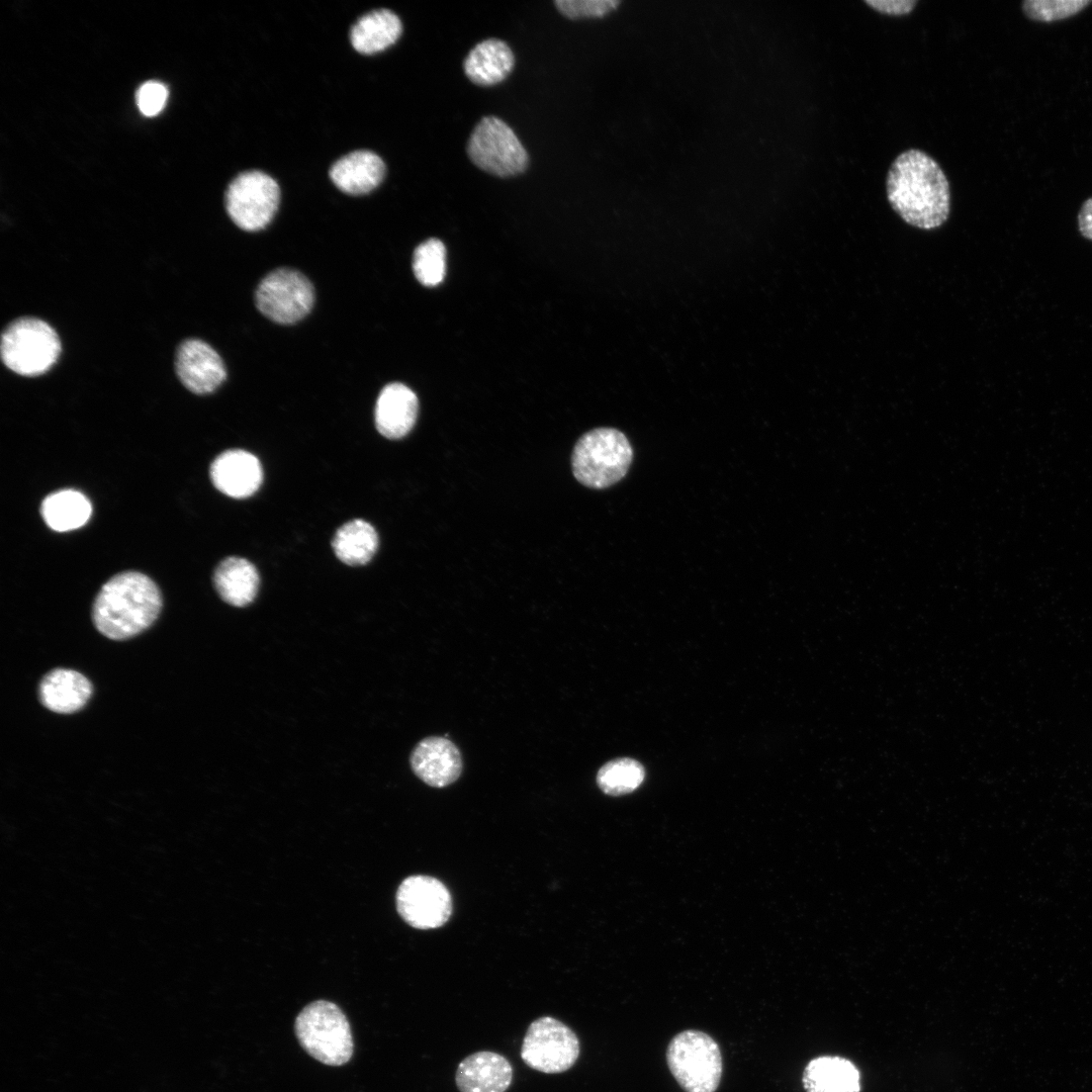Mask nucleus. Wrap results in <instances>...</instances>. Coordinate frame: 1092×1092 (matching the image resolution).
Wrapping results in <instances>:
<instances>
[{
    "instance_id": "obj_9",
    "label": "nucleus",
    "mask_w": 1092,
    "mask_h": 1092,
    "mask_svg": "<svg viewBox=\"0 0 1092 1092\" xmlns=\"http://www.w3.org/2000/svg\"><path fill=\"white\" fill-rule=\"evenodd\" d=\"M277 182L260 171L238 175L229 185L225 207L232 220L242 230L257 232L272 220L279 204Z\"/></svg>"
},
{
    "instance_id": "obj_27",
    "label": "nucleus",
    "mask_w": 1092,
    "mask_h": 1092,
    "mask_svg": "<svg viewBox=\"0 0 1092 1092\" xmlns=\"http://www.w3.org/2000/svg\"><path fill=\"white\" fill-rule=\"evenodd\" d=\"M1091 3V0H1025L1021 9L1028 19L1050 22L1072 17Z\"/></svg>"
},
{
    "instance_id": "obj_4",
    "label": "nucleus",
    "mask_w": 1092,
    "mask_h": 1092,
    "mask_svg": "<svg viewBox=\"0 0 1092 1092\" xmlns=\"http://www.w3.org/2000/svg\"><path fill=\"white\" fill-rule=\"evenodd\" d=\"M294 1029L300 1045L325 1065H344L353 1055L349 1021L335 1003L317 1000L306 1005L297 1015Z\"/></svg>"
},
{
    "instance_id": "obj_14",
    "label": "nucleus",
    "mask_w": 1092,
    "mask_h": 1092,
    "mask_svg": "<svg viewBox=\"0 0 1092 1092\" xmlns=\"http://www.w3.org/2000/svg\"><path fill=\"white\" fill-rule=\"evenodd\" d=\"M213 485L222 493L245 498L258 490L263 480L260 461L253 454L233 449L219 454L210 465Z\"/></svg>"
},
{
    "instance_id": "obj_31",
    "label": "nucleus",
    "mask_w": 1092,
    "mask_h": 1092,
    "mask_svg": "<svg viewBox=\"0 0 1092 1092\" xmlns=\"http://www.w3.org/2000/svg\"><path fill=\"white\" fill-rule=\"evenodd\" d=\"M1078 225L1081 235L1092 240V197L1083 202L1078 214Z\"/></svg>"
},
{
    "instance_id": "obj_15",
    "label": "nucleus",
    "mask_w": 1092,
    "mask_h": 1092,
    "mask_svg": "<svg viewBox=\"0 0 1092 1092\" xmlns=\"http://www.w3.org/2000/svg\"><path fill=\"white\" fill-rule=\"evenodd\" d=\"M513 1080V1068L500 1054L473 1053L460 1062L455 1082L460 1092H506Z\"/></svg>"
},
{
    "instance_id": "obj_26",
    "label": "nucleus",
    "mask_w": 1092,
    "mask_h": 1092,
    "mask_svg": "<svg viewBox=\"0 0 1092 1092\" xmlns=\"http://www.w3.org/2000/svg\"><path fill=\"white\" fill-rule=\"evenodd\" d=\"M446 250L438 239H429L419 245L414 253L415 276L425 286L438 285L446 271Z\"/></svg>"
},
{
    "instance_id": "obj_21",
    "label": "nucleus",
    "mask_w": 1092,
    "mask_h": 1092,
    "mask_svg": "<svg viewBox=\"0 0 1092 1092\" xmlns=\"http://www.w3.org/2000/svg\"><path fill=\"white\" fill-rule=\"evenodd\" d=\"M259 573L247 559L228 557L215 568L213 583L220 598L235 607L249 605L259 588Z\"/></svg>"
},
{
    "instance_id": "obj_16",
    "label": "nucleus",
    "mask_w": 1092,
    "mask_h": 1092,
    "mask_svg": "<svg viewBox=\"0 0 1092 1092\" xmlns=\"http://www.w3.org/2000/svg\"><path fill=\"white\" fill-rule=\"evenodd\" d=\"M419 400L406 385L393 382L383 387L375 404V426L388 439L406 436L417 421Z\"/></svg>"
},
{
    "instance_id": "obj_8",
    "label": "nucleus",
    "mask_w": 1092,
    "mask_h": 1092,
    "mask_svg": "<svg viewBox=\"0 0 1092 1092\" xmlns=\"http://www.w3.org/2000/svg\"><path fill=\"white\" fill-rule=\"evenodd\" d=\"M579 1040L566 1024L550 1016L532 1021L521 1046V1058L531 1069L558 1074L569 1070L579 1057Z\"/></svg>"
},
{
    "instance_id": "obj_19",
    "label": "nucleus",
    "mask_w": 1092,
    "mask_h": 1092,
    "mask_svg": "<svg viewBox=\"0 0 1092 1092\" xmlns=\"http://www.w3.org/2000/svg\"><path fill=\"white\" fill-rule=\"evenodd\" d=\"M806 1092H859V1072L847 1059L823 1056L811 1060L802 1077Z\"/></svg>"
},
{
    "instance_id": "obj_22",
    "label": "nucleus",
    "mask_w": 1092,
    "mask_h": 1092,
    "mask_svg": "<svg viewBox=\"0 0 1092 1092\" xmlns=\"http://www.w3.org/2000/svg\"><path fill=\"white\" fill-rule=\"evenodd\" d=\"M402 31L398 16L388 9L373 10L352 26L351 43L362 54H375L393 44Z\"/></svg>"
},
{
    "instance_id": "obj_10",
    "label": "nucleus",
    "mask_w": 1092,
    "mask_h": 1092,
    "mask_svg": "<svg viewBox=\"0 0 1092 1092\" xmlns=\"http://www.w3.org/2000/svg\"><path fill=\"white\" fill-rule=\"evenodd\" d=\"M255 301L258 309L269 320L283 325L304 317L314 301L310 281L300 272L280 268L269 273L259 284Z\"/></svg>"
},
{
    "instance_id": "obj_28",
    "label": "nucleus",
    "mask_w": 1092,
    "mask_h": 1092,
    "mask_svg": "<svg viewBox=\"0 0 1092 1092\" xmlns=\"http://www.w3.org/2000/svg\"><path fill=\"white\" fill-rule=\"evenodd\" d=\"M614 0H557L555 5L565 17L578 19L601 16L614 9L618 4Z\"/></svg>"
},
{
    "instance_id": "obj_3",
    "label": "nucleus",
    "mask_w": 1092,
    "mask_h": 1092,
    "mask_svg": "<svg viewBox=\"0 0 1092 1092\" xmlns=\"http://www.w3.org/2000/svg\"><path fill=\"white\" fill-rule=\"evenodd\" d=\"M632 459L631 444L622 432L598 428L576 442L571 456L572 472L581 484L603 489L626 475Z\"/></svg>"
},
{
    "instance_id": "obj_30",
    "label": "nucleus",
    "mask_w": 1092,
    "mask_h": 1092,
    "mask_svg": "<svg viewBox=\"0 0 1092 1092\" xmlns=\"http://www.w3.org/2000/svg\"><path fill=\"white\" fill-rule=\"evenodd\" d=\"M864 3L881 13L898 16L910 13L917 0H867Z\"/></svg>"
},
{
    "instance_id": "obj_13",
    "label": "nucleus",
    "mask_w": 1092,
    "mask_h": 1092,
    "mask_svg": "<svg viewBox=\"0 0 1092 1092\" xmlns=\"http://www.w3.org/2000/svg\"><path fill=\"white\" fill-rule=\"evenodd\" d=\"M411 765L417 777L436 788L454 783L462 770L457 746L447 738L438 736L425 738L415 747Z\"/></svg>"
},
{
    "instance_id": "obj_25",
    "label": "nucleus",
    "mask_w": 1092,
    "mask_h": 1092,
    "mask_svg": "<svg viewBox=\"0 0 1092 1092\" xmlns=\"http://www.w3.org/2000/svg\"><path fill=\"white\" fill-rule=\"evenodd\" d=\"M644 777L645 770L639 761L623 757L605 763L598 771L597 783L605 794L622 796L635 791Z\"/></svg>"
},
{
    "instance_id": "obj_7",
    "label": "nucleus",
    "mask_w": 1092,
    "mask_h": 1092,
    "mask_svg": "<svg viewBox=\"0 0 1092 1092\" xmlns=\"http://www.w3.org/2000/svg\"><path fill=\"white\" fill-rule=\"evenodd\" d=\"M467 153L481 170L498 177L525 171L528 155L514 130L495 116L483 117L472 131Z\"/></svg>"
},
{
    "instance_id": "obj_24",
    "label": "nucleus",
    "mask_w": 1092,
    "mask_h": 1092,
    "mask_svg": "<svg viewBox=\"0 0 1092 1092\" xmlns=\"http://www.w3.org/2000/svg\"><path fill=\"white\" fill-rule=\"evenodd\" d=\"M337 557L348 565L367 563L378 547L375 529L366 521L352 520L340 527L332 541Z\"/></svg>"
},
{
    "instance_id": "obj_5",
    "label": "nucleus",
    "mask_w": 1092,
    "mask_h": 1092,
    "mask_svg": "<svg viewBox=\"0 0 1092 1092\" xmlns=\"http://www.w3.org/2000/svg\"><path fill=\"white\" fill-rule=\"evenodd\" d=\"M666 1063L685 1092H715L722 1077V1055L717 1041L704 1031L687 1029L675 1034L666 1049Z\"/></svg>"
},
{
    "instance_id": "obj_2",
    "label": "nucleus",
    "mask_w": 1092,
    "mask_h": 1092,
    "mask_svg": "<svg viewBox=\"0 0 1092 1092\" xmlns=\"http://www.w3.org/2000/svg\"><path fill=\"white\" fill-rule=\"evenodd\" d=\"M161 608L157 584L142 572L124 571L102 585L93 604L92 620L105 637L124 640L148 629Z\"/></svg>"
},
{
    "instance_id": "obj_12",
    "label": "nucleus",
    "mask_w": 1092,
    "mask_h": 1092,
    "mask_svg": "<svg viewBox=\"0 0 1092 1092\" xmlns=\"http://www.w3.org/2000/svg\"><path fill=\"white\" fill-rule=\"evenodd\" d=\"M175 370L181 383L196 394L214 391L226 377L220 356L211 346L198 339H188L179 345Z\"/></svg>"
},
{
    "instance_id": "obj_17",
    "label": "nucleus",
    "mask_w": 1092,
    "mask_h": 1092,
    "mask_svg": "<svg viewBox=\"0 0 1092 1092\" xmlns=\"http://www.w3.org/2000/svg\"><path fill=\"white\" fill-rule=\"evenodd\" d=\"M92 692V684L79 671L56 668L42 677L38 688V697L47 709L68 714L83 708Z\"/></svg>"
},
{
    "instance_id": "obj_23",
    "label": "nucleus",
    "mask_w": 1092,
    "mask_h": 1092,
    "mask_svg": "<svg viewBox=\"0 0 1092 1092\" xmlns=\"http://www.w3.org/2000/svg\"><path fill=\"white\" fill-rule=\"evenodd\" d=\"M92 507L89 499L75 489H63L48 495L40 513L47 525L58 532L82 527L89 520Z\"/></svg>"
},
{
    "instance_id": "obj_6",
    "label": "nucleus",
    "mask_w": 1092,
    "mask_h": 1092,
    "mask_svg": "<svg viewBox=\"0 0 1092 1092\" xmlns=\"http://www.w3.org/2000/svg\"><path fill=\"white\" fill-rule=\"evenodd\" d=\"M4 365L16 374L34 377L49 371L61 353V341L48 323L19 317L3 331L0 345Z\"/></svg>"
},
{
    "instance_id": "obj_1",
    "label": "nucleus",
    "mask_w": 1092,
    "mask_h": 1092,
    "mask_svg": "<svg viewBox=\"0 0 1092 1092\" xmlns=\"http://www.w3.org/2000/svg\"><path fill=\"white\" fill-rule=\"evenodd\" d=\"M887 198L908 224L929 231L941 226L950 210L948 180L925 152L909 149L893 161L886 179Z\"/></svg>"
},
{
    "instance_id": "obj_11",
    "label": "nucleus",
    "mask_w": 1092,
    "mask_h": 1092,
    "mask_svg": "<svg viewBox=\"0 0 1092 1092\" xmlns=\"http://www.w3.org/2000/svg\"><path fill=\"white\" fill-rule=\"evenodd\" d=\"M396 907L411 926L432 929L448 921L452 900L448 889L439 880L429 876H411L398 887Z\"/></svg>"
},
{
    "instance_id": "obj_18",
    "label": "nucleus",
    "mask_w": 1092,
    "mask_h": 1092,
    "mask_svg": "<svg viewBox=\"0 0 1092 1092\" xmlns=\"http://www.w3.org/2000/svg\"><path fill=\"white\" fill-rule=\"evenodd\" d=\"M385 166L370 151L352 152L338 160L330 170L334 184L348 194H364L374 189L383 179Z\"/></svg>"
},
{
    "instance_id": "obj_29",
    "label": "nucleus",
    "mask_w": 1092,
    "mask_h": 1092,
    "mask_svg": "<svg viewBox=\"0 0 1092 1092\" xmlns=\"http://www.w3.org/2000/svg\"><path fill=\"white\" fill-rule=\"evenodd\" d=\"M167 98V87L158 81H148L136 91L138 107L146 116L159 114L163 110Z\"/></svg>"
},
{
    "instance_id": "obj_20",
    "label": "nucleus",
    "mask_w": 1092,
    "mask_h": 1092,
    "mask_svg": "<svg viewBox=\"0 0 1092 1092\" xmlns=\"http://www.w3.org/2000/svg\"><path fill=\"white\" fill-rule=\"evenodd\" d=\"M515 58L503 40L489 38L476 44L464 60L463 69L473 83L491 86L505 80L512 72Z\"/></svg>"
}]
</instances>
